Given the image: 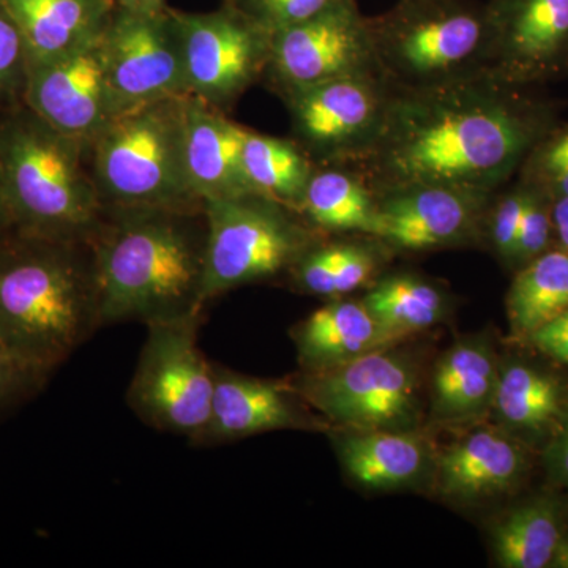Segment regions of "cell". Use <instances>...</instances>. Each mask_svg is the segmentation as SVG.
<instances>
[{
  "instance_id": "6da1fadb",
  "label": "cell",
  "mask_w": 568,
  "mask_h": 568,
  "mask_svg": "<svg viewBox=\"0 0 568 568\" xmlns=\"http://www.w3.org/2000/svg\"><path fill=\"white\" fill-rule=\"evenodd\" d=\"M558 125L555 104L488 71L428 88L392 85L376 140L339 166L375 194L413 185L495 194Z\"/></svg>"
},
{
  "instance_id": "7a4b0ae2",
  "label": "cell",
  "mask_w": 568,
  "mask_h": 568,
  "mask_svg": "<svg viewBox=\"0 0 568 568\" xmlns=\"http://www.w3.org/2000/svg\"><path fill=\"white\" fill-rule=\"evenodd\" d=\"M103 325L204 313L207 216L185 209H104L91 241Z\"/></svg>"
},
{
  "instance_id": "3957f363",
  "label": "cell",
  "mask_w": 568,
  "mask_h": 568,
  "mask_svg": "<svg viewBox=\"0 0 568 568\" xmlns=\"http://www.w3.org/2000/svg\"><path fill=\"white\" fill-rule=\"evenodd\" d=\"M102 327L91 242L0 239V342L54 373Z\"/></svg>"
},
{
  "instance_id": "277c9868",
  "label": "cell",
  "mask_w": 568,
  "mask_h": 568,
  "mask_svg": "<svg viewBox=\"0 0 568 568\" xmlns=\"http://www.w3.org/2000/svg\"><path fill=\"white\" fill-rule=\"evenodd\" d=\"M0 173L13 231L92 241L104 207L85 141L59 132L24 103L0 111Z\"/></svg>"
},
{
  "instance_id": "5b68a950",
  "label": "cell",
  "mask_w": 568,
  "mask_h": 568,
  "mask_svg": "<svg viewBox=\"0 0 568 568\" xmlns=\"http://www.w3.org/2000/svg\"><path fill=\"white\" fill-rule=\"evenodd\" d=\"M185 99L173 97L121 112L85 141L93 185L104 209L204 204L186 174Z\"/></svg>"
},
{
  "instance_id": "8992f818",
  "label": "cell",
  "mask_w": 568,
  "mask_h": 568,
  "mask_svg": "<svg viewBox=\"0 0 568 568\" xmlns=\"http://www.w3.org/2000/svg\"><path fill=\"white\" fill-rule=\"evenodd\" d=\"M368 24L377 69L395 88H428L487 71L484 3L398 0Z\"/></svg>"
},
{
  "instance_id": "52a82bcc",
  "label": "cell",
  "mask_w": 568,
  "mask_h": 568,
  "mask_svg": "<svg viewBox=\"0 0 568 568\" xmlns=\"http://www.w3.org/2000/svg\"><path fill=\"white\" fill-rule=\"evenodd\" d=\"M207 216L204 304L276 276L323 239L301 213L263 194L204 201Z\"/></svg>"
},
{
  "instance_id": "ba28073f",
  "label": "cell",
  "mask_w": 568,
  "mask_h": 568,
  "mask_svg": "<svg viewBox=\"0 0 568 568\" xmlns=\"http://www.w3.org/2000/svg\"><path fill=\"white\" fill-rule=\"evenodd\" d=\"M203 313L148 324L126 405L159 432L200 435L211 417L215 372L197 345Z\"/></svg>"
},
{
  "instance_id": "9c48e42d",
  "label": "cell",
  "mask_w": 568,
  "mask_h": 568,
  "mask_svg": "<svg viewBox=\"0 0 568 568\" xmlns=\"http://www.w3.org/2000/svg\"><path fill=\"white\" fill-rule=\"evenodd\" d=\"M186 91L224 112L263 80L272 33L231 3L207 13L173 9Z\"/></svg>"
},
{
  "instance_id": "30bf717a",
  "label": "cell",
  "mask_w": 568,
  "mask_h": 568,
  "mask_svg": "<svg viewBox=\"0 0 568 568\" xmlns=\"http://www.w3.org/2000/svg\"><path fill=\"white\" fill-rule=\"evenodd\" d=\"M293 387L306 405L354 432H407L417 422L416 373L387 349L306 372Z\"/></svg>"
},
{
  "instance_id": "8fae6325",
  "label": "cell",
  "mask_w": 568,
  "mask_h": 568,
  "mask_svg": "<svg viewBox=\"0 0 568 568\" xmlns=\"http://www.w3.org/2000/svg\"><path fill=\"white\" fill-rule=\"evenodd\" d=\"M392 84L377 70L347 74L290 93L282 102L293 140L316 164H347L376 140Z\"/></svg>"
},
{
  "instance_id": "7c38bea8",
  "label": "cell",
  "mask_w": 568,
  "mask_h": 568,
  "mask_svg": "<svg viewBox=\"0 0 568 568\" xmlns=\"http://www.w3.org/2000/svg\"><path fill=\"white\" fill-rule=\"evenodd\" d=\"M377 69L368 18L355 0L272 33L263 81L280 99L320 82Z\"/></svg>"
},
{
  "instance_id": "4fadbf2b",
  "label": "cell",
  "mask_w": 568,
  "mask_h": 568,
  "mask_svg": "<svg viewBox=\"0 0 568 568\" xmlns=\"http://www.w3.org/2000/svg\"><path fill=\"white\" fill-rule=\"evenodd\" d=\"M104 69L118 114L189 95L173 9L160 14L115 9L102 41Z\"/></svg>"
},
{
  "instance_id": "5bb4252c",
  "label": "cell",
  "mask_w": 568,
  "mask_h": 568,
  "mask_svg": "<svg viewBox=\"0 0 568 568\" xmlns=\"http://www.w3.org/2000/svg\"><path fill=\"white\" fill-rule=\"evenodd\" d=\"M488 65L496 80L532 89L568 74V0H489Z\"/></svg>"
},
{
  "instance_id": "9a60e30c",
  "label": "cell",
  "mask_w": 568,
  "mask_h": 568,
  "mask_svg": "<svg viewBox=\"0 0 568 568\" xmlns=\"http://www.w3.org/2000/svg\"><path fill=\"white\" fill-rule=\"evenodd\" d=\"M493 196L446 185H413L376 194L379 239L388 248L416 253L470 244L484 233Z\"/></svg>"
},
{
  "instance_id": "2e32d148",
  "label": "cell",
  "mask_w": 568,
  "mask_h": 568,
  "mask_svg": "<svg viewBox=\"0 0 568 568\" xmlns=\"http://www.w3.org/2000/svg\"><path fill=\"white\" fill-rule=\"evenodd\" d=\"M100 41L54 61L36 63L29 71L26 106L59 132L81 141L91 140L118 115Z\"/></svg>"
},
{
  "instance_id": "e0dca14e",
  "label": "cell",
  "mask_w": 568,
  "mask_h": 568,
  "mask_svg": "<svg viewBox=\"0 0 568 568\" xmlns=\"http://www.w3.org/2000/svg\"><path fill=\"white\" fill-rule=\"evenodd\" d=\"M213 372L211 417L203 432L193 437L194 446L212 447L276 429L320 426L293 386L241 375L222 365L213 364Z\"/></svg>"
},
{
  "instance_id": "ac0fdd59",
  "label": "cell",
  "mask_w": 568,
  "mask_h": 568,
  "mask_svg": "<svg viewBox=\"0 0 568 568\" xmlns=\"http://www.w3.org/2000/svg\"><path fill=\"white\" fill-rule=\"evenodd\" d=\"M246 126L226 112L186 95L183 152L193 192L203 201L253 193L244 171Z\"/></svg>"
},
{
  "instance_id": "d6986e66",
  "label": "cell",
  "mask_w": 568,
  "mask_h": 568,
  "mask_svg": "<svg viewBox=\"0 0 568 568\" xmlns=\"http://www.w3.org/2000/svg\"><path fill=\"white\" fill-rule=\"evenodd\" d=\"M28 48L31 65L102 40L118 0H2Z\"/></svg>"
},
{
  "instance_id": "ffe728a7",
  "label": "cell",
  "mask_w": 568,
  "mask_h": 568,
  "mask_svg": "<svg viewBox=\"0 0 568 568\" xmlns=\"http://www.w3.org/2000/svg\"><path fill=\"white\" fill-rule=\"evenodd\" d=\"M298 362L305 372L346 364L395 342L364 302L332 298L294 331Z\"/></svg>"
},
{
  "instance_id": "44dd1931",
  "label": "cell",
  "mask_w": 568,
  "mask_h": 568,
  "mask_svg": "<svg viewBox=\"0 0 568 568\" xmlns=\"http://www.w3.org/2000/svg\"><path fill=\"white\" fill-rule=\"evenodd\" d=\"M525 469L521 448L495 429L480 428L459 440L437 463L444 495L480 500L517 484Z\"/></svg>"
},
{
  "instance_id": "7402d4cb",
  "label": "cell",
  "mask_w": 568,
  "mask_h": 568,
  "mask_svg": "<svg viewBox=\"0 0 568 568\" xmlns=\"http://www.w3.org/2000/svg\"><path fill=\"white\" fill-rule=\"evenodd\" d=\"M298 213L321 234L355 233L379 239L375 192L361 175L339 164H316Z\"/></svg>"
},
{
  "instance_id": "603a6c76",
  "label": "cell",
  "mask_w": 568,
  "mask_h": 568,
  "mask_svg": "<svg viewBox=\"0 0 568 568\" xmlns=\"http://www.w3.org/2000/svg\"><path fill=\"white\" fill-rule=\"evenodd\" d=\"M383 241L325 242L321 239L291 268V282L301 293L320 297H345L376 282L386 253Z\"/></svg>"
},
{
  "instance_id": "cb8c5ba5",
  "label": "cell",
  "mask_w": 568,
  "mask_h": 568,
  "mask_svg": "<svg viewBox=\"0 0 568 568\" xmlns=\"http://www.w3.org/2000/svg\"><path fill=\"white\" fill-rule=\"evenodd\" d=\"M336 447L347 474L366 488L405 487L424 474L428 463L424 443L407 432H351Z\"/></svg>"
},
{
  "instance_id": "d4e9b609",
  "label": "cell",
  "mask_w": 568,
  "mask_h": 568,
  "mask_svg": "<svg viewBox=\"0 0 568 568\" xmlns=\"http://www.w3.org/2000/svg\"><path fill=\"white\" fill-rule=\"evenodd\" d=\"M495 355L481 342L466 339L448 349L436 366L433 406L443 420L462 422L484 414L495 396Z\"/></svg>"
},
{
  "instance_id": "484cf974",
  "label": "cell",
  "mask_w": 568,
  "mask_h": 568,
  "mask_svg": "<svg viewBox=\"0 0 568 568\" xmlns=\"http://www.w3.org/2000/svg\"><path fill=\"white\" fill-rule=\"evenodd\" d=\"M244 171L250 190L298 212L316 163L293 140L246 130Z\"/></svg>"
},
{
  "instance_id": "4316f807",
  "label": "cell",
  "mask_w": 568,
  "mask_h": 568,
  "mask_svg": "<svg viewBox=\"0 0 568 568\" xmlns=\"http://www.w3.org/2000/svg\"><path fill=\"white\" fill-rule=\"evenodd\" d=\"M568 310V253L551 250L523 265L507 295L511 328L529 336Z\"/></svg>"
},
{
  "instance_id": "83f0119b",
  "label": "cell",
  "mask_w": 568,
  "mask_h": 568,
  "mask_svg": "<svg viewBox=\"0 0 568 568\" xmlns=\"http://www.w3.org/2000/svg\"><path fill=\"white\" fill-rule=\"evenodd\" d=\"M362 302L395 339L433 327L446 313L443 291L416 274L383 276Z\"/></svg>"
},
{
  "instance_id": "f1b7e54d",
  "label": "cell",
  "mask_w": 568,
  "mask_h": 568,
  "mask_svg": "<svg viewBox=\"0 0 568 568\" xmlns=\"http://www.w3.org/2000/svg\"><path fill=\"white\" fill-rule=\"evenodd\" d=\"M562 537L558 510L547 500L511 510L493 530V549L499 566L544 568L551 566Z\"/></svg>"
},
{
  "instance_id": "f546056e",
  "label": "cell",
  "mask_w": 568,
  "mask_h": 568,
  "mask_svg": "<svg viewBox=\"0 0 568 568\" xmlns=\"http://www.w3.org/2000/svg\"><path fill=\"white\" fill-rule=\"evenodd\" d=\"M491 406L508 428L540 432L560 414V387L551 376L521 364L500 369Z\"/></svg>"
},
{
  "instance_id": "4dcf8cb0",
  "label": "cell",
  "mask_w": 568,
  "mask_h": 568,
  "mask_svg": "<svg viewBox=\"0 0 568 568\" xmlns=\"http://www.w3.org/2000/svg\"><path fill=\"white\" fill-rule=\"evenodd\" d=\"M28 48L13 18L0 0V111L24 103L28 89Z\"/></svg>"
},
{
  "instance_id": "1f68e13d",
  "label": "cell",
  "mask_w": 568,
  "mask_h": 568,
  "mask_svg": "<svg viewBox=\"0 0 568 568\" xmlns=\"http://www.w3.org/2000/svg\"><path fill=\"white\" fill-rule=\"evenodd\" d=\"M525 182V181H521ZM528 186V201L519 224L517 242H515L511 263L525 265L537 256L548 252L552 230V200L544 190L525 182Z\"/></svg>"
},
{
  "instance_id": "d6a6232c",
  "label": "cell",
  "mask_w": 568,
  "mask_h": 568,
  "mask_svg": "<svg viewBox=\"0 0 568 568\" xmlns=\"http://www.w3.org/2000/svg\"><path fill=\"white\" fill-rule=\"evenodd\" d=\"M51 375L0 342V416L39 395Z\"/></svg>"
},
{
  "instance_id": "836d02e7",
  "label": "cell",
  "mask_w": 568,
  "mask_h": 568,
  "mask_svg": "<svg viewBox=\"0 0 568 568\" xmlns=\"http://www.w3.org/2000/svg\"><path fill=\"white\" fill-rule=\"evenodd\" d=\"M528 201V186L518 181L514 189L507 190L499 196H493L489 203L485 230L488 231L489 242L506 263H511L515 242H517L519 224Z\"/></svg>"
},
{
  "instance_id": "e575fe53",
  "label": "cell",
  "mask_w": 568,
  "mask_h": 568,
  "mask_svg": "<svg viewBox=\"0 0 568 568\" xmlns=\"http://www.w3.org/2000/svg\"><path fill=\"white\" fill-rule=\"evenodd\" d=\"M246 17L256 21L265 31L275 33L298 22L310 20L339 0H224Z\"/></svg>"
},
{
  "instance_id": "d590c367",
  "label": "cell",
  "mask_w": 568,
  "mask_h": 568,
  "mask_svg": "<svg viewBox=\"0 0 568 568\" xmlns=\"http://www.w3.org/2000/svg\"><path fill=\"white\" fill-rule=\"evenodd\" d=\"M558 166H568V123L556 126L545 140L538 142L518 174L519 178H530Z\"/></svg>"
},
{
  "instance_id": "8d00e7d4",
  "label": "cell",
  "mask_w": 568,
  "mask_h": 568,
  "mask_svg": "<svg viewBox=\"0 0 568 568\" xmlns=\"http://www.w3.org/2000/svg\"><path fill=\"white\" fill-rule=\"evenodd\" d=\"M540 353L568 365V310L528 336Z\"/></svg>"
},
{
  "instance_id": "74e56055",
  "label": "cell",
  "mask_w": 568,
  "mask_h": 568,
  "mask_svg": "<svg viewBox=\"0 0 568 568\" xmlns=\"http://www.w3.org/2000/svg\"><path fill=\"white\" fill-rule=\"evenodd\" d=\"M519 181L532 183L544 190L552 201L568 197V166L552 168L530 178H519Z\"/></svg>"
},
{
  "instance_id": "f35d334b",
  "label": "cell",
  "mask_w": 568,
  "mask_h": 568,
  "mask_svg": "<svg viewBox=\"0 0 568 568\" xmlns=\"http://www.w3.org/2000/svg\"><path fill=\"white\" fill-rule=\"evenodd\" d=\"M548 465L552 476L568 487V417L560 428L559 436L549 447Z\"/></svg>"
},
{
  "instance_id": "ab89813d",
  "label": "cell",
  "mask_w": 568,
  "mask_h": 568,
  "mask_svg": "<svg viewBox=\"0 0 568 568\" xmlns=\"http://www.w3.org/2000/svg\"><path fill=\"white\" fill-rule=\"evenodd\" d=\"M552 230L560 250L568 253V197L552 201Z\"/></svg>"
},
{
  "instance_id": "60d3db41",
  "label": "cell",
  "mask_w": 568,
  "mask_h": 568,
  "mask_svg": "<svg viewBox=\"0 0 568 568\" xmlns=\"http://www.w3.org/2000/svg\"><path fill=\"white\" fill-rule=\"evenodd\" d=\"M118 7L141 14H160L170 9L166 0H118Z\"/></svg>"
},
{
  "instance_id": "b9f144b4",
  "label": "cell",
  "mask_w": 568,
  "mask_h": 568,
  "mask_svg": "<svg viewBox=\"0 0 568 568\" xmlns=\"http://www.w3.org/2000/svg\"><path fill=\"white\" fill-rule=\"evenodd\" d=\"M13 231L11 224L9 204H7L6 190H3L2 173H0V239Z\"/></svg>"
},
{
  "instance_id": "7bdbcfd3",
  "label": "cell",
  "mask_w": 568,
  "mask_h": 568,
  "mask_svg": "<svg viewBox=\"0 0 568 568\" xmlns=\"http://www.w3.org/2000/svg\"><path fill=\"white\" fill-rule=\"evenodd\" d=\"M551 566L558 568H568V534L567 536L560 537L558 549H556Z\"/></svg>"
}]
</instances>
